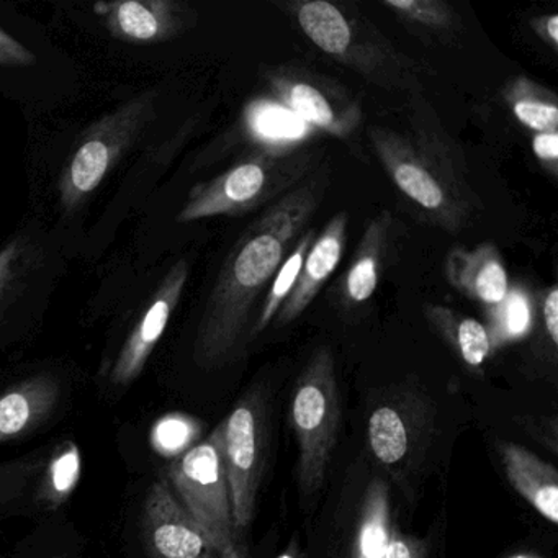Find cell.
Masks as SVG:
<instances>
[{
	"instance_id": "cell-9",
	"label": "cell",
	"mask_w": 558,
	"mask_h": 558,
	"mask_svg": "<svg viewBox=\"0 0 558 558\" xmlns=\"http://www.w3.org/2000/svg\"><path fill=\"white\" fill-rule=\"evenodd\" d=\"M269 97L295 113L316 132L351 138L362 123L361 104L331 77L303 66L274 68L264 74Z\"/></svg>"
},
{
	"instance_id": "cell-27",
	"label": "cell",
	"mask_w": 558,
	"mask_h": 558,
	"mask_svg": "<svg viewBox=\"0 0 558 558\" xmlns=\"http://www.w3.org/2000/svg\"><path fill=\"white\" fill-rule=\"evenodd\" d=\"M201 427L184 414H168L153 429V446L162 456H182L191 449Z\"/></svg>"
},
{
	"instance_id": "cell-32",
	"label": "cell",
	"mask_w": 558,
	"mask_h": 558,
	"mask_svg": "<svg viewBox=\"0 0 558 558\" xmlns=\"http://www.w3.org/2000/svg\"><path fill=\"white\" fill-rule=\"evenodd\" d=\"M542 318H544L545 332L550 339L551 345L557 348L558 344V289L551 286L545 292L542 300Z\"/></svg>"
},
{
	"instance_id": "cell-22",
	"label": "cell",
	"mask_w": 558,
	"mask_h": 558,
	"mask_svg": "<svg viewBox=\"0 0 558 558\" xmlns=\"http://www.w3.org/2000/svg\"><path fill=\"white\" fill-rule=\"evenodd\" d=\"M502 97L525 129L535 133L558 132V100L551 90L519 76L506 86Z\"/></svg>"
},
{
	"instance_id": "cell-19",
	"label": "cell",
	"mask_w": 558,
	"mask_h": 558,
	"mask_svg": "<svg viewBox=\"0 0 558 558\" xmlns=\"http://www.w3.org/2000/svg\"><path fill=\"white\" fill-rule=\"evenodd\" d=\"M60 397V387L48 375L28 378L0 393V442L17 439L44 423Z\"/></svg>"
},
{
	"instance_id": "cell-29",
	"label": "cell",
	"mask_w": 558,
	"mask_h": 558,
	"mask_svg": "<svg viewBox=\"0 0 558 558\" xmlns=\"http://www.w3.org/2000/svg\"><path fill=\"white\" fill-rule=\"evenodd\" d=\"M532 151L545 171L557 175L558 169V132L535 133L532 138Z\"/></svg>"
},
{
	"instance_id": "cell-7",
	"label": "cell",
	"mask_w": 558,
	"mask_h": 558,
	"mask_svg": "<svg viewBox=\"0 0 558 558\" xmlns=\"http://www.w3.org/2000/svg\"><path fill=\"white\" fill-rule=\"evenodd\" d=\"M153 96L138 97L87 130L60 179L64 210H74L89 197L133 145L151 117Z\"/></svg>"
},
{
	"instance_id": "cell-8",
	"label": "cell",
	"mask_w": 558,
	"mask_h": 558,
	"mask_svg": "<svg viewBox=\"0 0 558 558\" xmlns=\"http://www.w3.org/2000/svg\"><path fill=\"white\" fill-rule=\"evenodd\" d=\"M223 424V466L230 488L231 511L238 534L246 531L256 512L264 470L266 403L253 388L234 404Z\"/></svg>"
},
{
	"instance_id": "cell-2",
	"label": "cell",
	"mask_w": 558,
	"mask_h": 558,
	"mask_svg": "<svg viewBox=\"0 0 558 558\" xmlns=\"http://www.w3.org/2000/svg\"><path fill=\"white\" fill-rule=\"evenodd\" d=\"M368 138L388 178L427 221L450 233L470 223L472 191L436 138L385 126H371Z\"/></svg>"
},
{
	"instance_id": "cell-5",
	"label": "cell",
	"mask_w": 558,
	"mask_h": 558,
	"mask_svg": "<svg viewBox=\"0 0 558 558\" xmlns=\"http://www.w3.org/2000/svg\"><path fill=\"white\" fill-rule=\"evenodd\" d=\"M223 424L182 453L171 469L169 483L175 496L210 542L217 558H250L238 538L225 475Z\"/></svg>"
},
{
	"instance_id": "cell-33",
	"label": "cell",
	"mask_w": 558,
	"mask_h": 558,
	"mask_svg": "<svg viewBox=\"0 0 558 558\" xmlns=\"http://www.w3.org/2000/svg\"><path fill=\"white\" fill-rule=\"evenodd\" d=\"M532 31L554 50L558 48V17L555 14L541 15L531 22Z\"/></svg>"
},
{
	"instance_id": "cell-6",
	"label": "cell",
	"mask_w": 558,
	"mask_h": 558,
	"mask_svg": "<svg viewBox=\"0 0 558 558\" xmlns=\"http://www.w3.org/2000/svg\"><path fill=\"white\" fill-rule=\"evenodd\" d=\"M339 416L335 357L322 345L303 367L290 404V421L300 450V486L305 493H315L325 482L338 436Z\"/></svg>"
},
{
	"instance_id": "cell-26",
	"label": "cell",
	"mask_w": 558,
	"mask_h": 558,
	"mask_svg": "<svg viewBox=\"0 0 558 558\" xmlns=\"http://www.w3.org/2000/svg\"><path fill=\"white\" fill-rule=\"evenodd\" d=\"M81 478V452L76 444L66 442L53 457L48 470V498L53 505L66 501Z\"/></svg>"
},
{
	"instance_id": "cell-17",
	"label": "cell",
	"mask_w": 558,
	"mask_h": 558,
	"mask_svg": "<svg viewBox=\"0 0 558 558\" xmlns=\"http://www.w3.org/2000/svg\"><path fill=\"white\" fill-rule=\"evenodd\" d=\"M499 457L512 488L550 524L558 522V473L519 444L502 442Z\"/></svg>"
},
{
	"instance_id": "cell-12",
	"label": "cell",
	"mask_w": 558,
	"mask_h": 558,
	"mask_svg": "<svg viewBox=\"0 0 558 558\" xmlns=\"http://www.w3.org/2000/svg\"><path fill=\"white\" fill-rule=\"evenodd\" d=\"M187 280V260H179L171 267L168 276L165 277L161 286L153 295L148 308L126 338L125 345L120 351L119 359L112 368V375H110L113 384L129 385L142 374L149 355L165 335L166 326L184 293Z\"/></svg>"
},
{
	"instance_id": "cell-25",
	"label": "cell",
	"mask_w": 558,
	"mask_h": 558,
	"mask_svg": "<svg viewBox=\"0 0 558 558\" xmlns=\"http://www.w3.org/2000/svg\"><path fill=\"white\" fill-rule=\"evenodd\" d=\"M381 4L408 24L420 25L437 34L456 28V12L442 0H384Z\"/></svg>"
},
{
	"instance_id": "cell-18",
	"label": "cell",
	"mask_w": 558,
	"mask_h": 558,
	"mask_svg": "<svg viewBox=\"0 0 558 558\" xmlns=\"http://www.w3.org/2000/svg\"><path fill=\"white\" fill-rule=\"evenodd\" d=\"M244 136L257 149L290 153L303 149L315 136V129L270 97L251 100L243 113Z\"/></svg>"
},
{
	"instance_id": "cell-28",
	"label": "cell",
	"mask_w": 558,
	"mask_h": 558,
	"mask_svg": "<svg viewBox=\"0 0 558 558\" xmlns=\"http://www.w3.org/2000/svg\"><path fill=\"white\" fill-rule=\"evenodd\" d=\"M37 58L31 50L19 44L11 35L0 31V64L4 66L27 68L35 64Z\"/></svg>"
},
{
	"instance_id": "cell-23",
	"label": "cell",
	"mask_w": 558,
	"mask_h": 558,
	"mask_svg": "<svg viewBox=\"0 0 558 558\" xmlns=\"http://www.w3.org/2000/svg\"><path fill=\"white\" fill-rule=\"evenodd\" d=\"M315 236L316 231L313 230V228L312 230H306L305 233L299 238L293 250L290 251L282 266L277 270L276 277H274L272 282H270L269 292H267L266 299H264L263 305H260L259 316H257L254 325L251 326L250 341L269 328L270 323L276 319L280 306L289 299L296 280H299L300 270H302L306 254H308L310 247H312L313 241H315Z\"/></svg>"
},
{
	"instance_id": "cell-14",
	"label": "cell",
	"mask_w": 558,
	"mask_h": 558,
	"mask_svg": "<svg viewBox=\"0 0 558 558\" xmlns=\"http://www.w3.org/2000/svg\"><path fill=\"white\" fill-rule=\"evenodd\" d=\"M447 282L475 303L493 310L509 292L508 270L498 247L493 243L473 247L453 246L444 266Z\"/></svg>"
},
{
	"instance_id": "cell-35",
	"label": "cell",
	"mask_w": 558,
	"mask_h": 558,
	"mask_svg": "<svg viewBox=\"0 0 558 558\" xmlns=\"http://www.w3.org/2000/svg\"><path fill=\"white\" fill-rule=\"evenodd\" d=\"M509 558H544L542 555L538 554H515L511 555Z\"/></svg>"
},
{
	"instance_id": "cell-3",
	"label": "cell",
	"mask_w": 558,
	"mask_h": 558,
	"mask_svg": "<svg viewBox=\"0 0 558 558\" xmlns=\"http://www.w3.org/2000/svg\"><path fill=\"white\" fill-rule=\"evenodd\" d=\"M322 153L296 149L270 153L256 149L233 168L189 194L178 221L192 223L211 217H243L286 197L322 165Z\"/></svg>"
},
{
	"instance_id": "cell-13",
	"label": "cell",
	"mask_w": 558,
	"mask_h": 558,
	"mask_svg": "<svg viewBox=\"0 0 558 558\" xmlns=\"http://www.w3.org/2000/svg\"><path fill=\"white\" fill-rule=\"evenodd\" d=\"M427 430L424 404L413 395H397L384 401L368 417V446L378 462L397 469L407 465Z\"/></svg>"
},
{
	"instance_id": "cell-11",
	"label": "cell",
	"mask_w": 558,
	"mask_h": 558,
	"mask_svg": "<svg viewBox=\"0 0 558 558\" xmlns=\"http://www.w3.org/2000/svg\"><path fill=\"white\" fill-rule=\"evenodd\" d=\"M94 14L102 19L113 37L135 45L172 40L195 24L191 8L174 0L97 2Z\"/></svg>"
},
{
	"instance_id": "cell-10",
	"label": "cell",
	"mask_w": 558,
	"mask_h": 558,
	"mask_svg": "<svg viewBox=\"0 0 558 558\" xmlns=\"http://www.w3.org/2000/svg\"><path fill=\"white\" fill-rule=\"evenodd\" d=\"M146 544L156 558H217L197 522L172 492L168 480L149 488L143 514Z\"/></svg>"
},
{
	"instance_id": "cell-31",
	"label": "cell",
	"mask_w": 558,
	"mask_h": 558,
	"mask_svg": "<svg viewBox=\"0 0 558 558\" xmlns=\"http://www.w3.org/2000/svg\"><path fill=\"white\" fill-rule=\"evenodd\" d=\"M22 247L19 241L9 244L4 251H0V303L8 293V287L14 282L15 269L21 260Z\"/></svg>"
},
{
	"instance_id": "cell-15",
	"label": "cell",
	"mask_w": 558,
	"mask_h": 558,
	"mask_svg": "<svg viewBox=\"0 0 558 558\" xmlns=\"http://www.w3.org/2000/svg\"><path fill=\"white\" fill-rule=\"evenodd\" d=\"M348 214L339 211L328 221L325 230L315 236L302 270H300L299 280H296L289 299L283 302L277 313V325H290L312 305L326 280L332 276L336 267L341 263L345 241H348Z\"/></svg>"
},
{
	"instance_id": "cell-21",
	"label": "cell",
	"mask_w": 558,
	"mask_h": 558,
	"mask_svg": "<svg viewBox=\"0 0 558 558\" xmlns=\"http://www.w3.org/2000/svg\"><path fill=\"white\" fill-rule=\"evenodd\" d=\"M393 531L387 483L372 480L362 501L351 558H384Z\"/></svg>"
},
{
	"instance_id": "cell-30",
	"label": "cell",
	"mask_w": 558,
	"mask_h": 558,
	"mask_svg": "<svg viewBox=\"0 0 558 558\" xmlns=\"http://www.w3.org/2000/svg\"><path fill=\"white\" fill-rule=\"evenodd\" d=\"M384 558H424V544L420 538L395 529Z\"/></svg>"
},
{
	"instance_id": "cell-20",
	"label": "cell",
	"mask_w": 558,
	"mask_h": 558,
	"mask_svg": "<svg viewBox=\"0 0 558 558\" xmlns=\"http://www.w3.org/2000/svg\"><path fill=\"white\" fill-rule=\"evenodd\" d=\"M424 316L466 367L482 371L493 354L488 329L483 323L463 315L459 310L437 303L424 306Z\"/></svg>"
},
{
	"instance_id": "cell-16",
	"label": "cell",
	"mask_w": 558,
	"mask_h": 558,
	"mask_svg": "<svg viewBox=\"0 0 558 558\" xmlns=\"http://www.w3.org/2000/svg\"><path fill=\"white\" fill-rule=\"evenodd\" d=\"M393 236V215L380 211L365 228L339 293L348 308L364 305L377 292Z\"/></svg>"
},
{
	"instance_id": "cell-1",
	"label": "cell",
	"mask_w": 558,
	"mask_h": 558,
	"mask_svg": "<svg viewBox=\"0 0 558 558\" xmlns=\"http://www.w3.org/2000/svg\"><path fill=\"white\" fill-rule=\"evenodd\" d=\"M328 174L318 169L241 234L218 272L198 325L194 357L201 367L230 362L250 341L251 318L299 238L325 201Z\"/></svg>"
},
{
	"instance_id": "cell-24",
	"label": "cell",
	"mask_w": 558,
	"mask_h": 558,
	"mask_svg": "<svg viewBox=\"0 0 558 558\" xmlns=\"http://www.w3.org/2000/svg\"><path fill=\"white\" fill-rule=\"evenodd\" d=\"M534 325V308L531 296L524 289H509L506 299L496 308L489 310V341L492 351L521 341Z\"/></svg>"
},
{
	"instance_id": "cell-4",
	"label": "cell",
	"mask_w": 558,
	"mask_h": 558,
	"mask_svg": "<svg viewBox=\"0 0 558 558\" xmlns=\"http://www.w3.org/2000/svg\"><path fill=\"white\" fill-rule=\"evenodd\" d=\"M286 8L303 35L338 63L385 89H410L416 84L414 64L374 25L351 14L345 5L328 0H293Z\"/></svg>"
},
{
	"instance_id": "cell-34",
	"label": "cell",
	"mask_w": 558,
	"mask_h": 558,
	"mask_svg": "<svg viewBox=\"0 0 558 558\" xmlns=\"http://www.w3.org/2000/svg\"><path fill=\"white\" fill-rule=\"evenodd\" d=\"M276 558H306L305 554L302 551V547H300L299 538H293L290 542L289 547L282 551V554L277 555Z\"/></svg>"
}]
</instances>
